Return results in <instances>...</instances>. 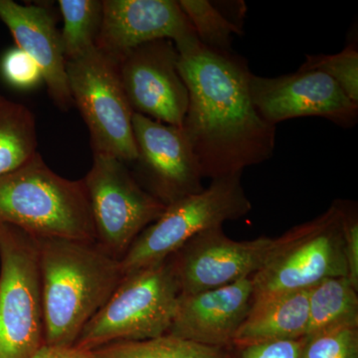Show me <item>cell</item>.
Returning a JSON list of instances; mask_svg holds the SVG:
<instances>
[{"instance_id":"obj_1","label":"cell","mask_w":358,"mask_h":358,"mask_svg":"<svg viewBox=\"0 0 358 358\" xmlns=\"http://www.w3.org/2000/svg\"><path fill=\"white\" fill-rule=\"evenodd\" d=\"M178 52L179 73L189 94L182 129L203 178L243 173L246 167L270 159L275 126L254 106L246 59L200 42Z\"/></svg>"},{"instance_id":"obj_2","label":"cell","mask_w":358,"mask_h":358,"mask_svg":"<svg viewBox=\"0 0 358 358\" xmlns=\"http://www.w3.org/2000/svg\"><path fill=\"white\" fill-rule=\"evenodd\" d=\"M36 239L45 345L72 348L121 282V263L94 241Z\"/></svg>"},{"instance_id":"obj_3","label":"cell","mask_w":358,"mask_h":358,"mask_svg":"<svg viewBox=\"0 0 358 358\" xmlns=\"http://www.w3.org/2000/svg\"><path fill=\"white\" fill-rule=\"evenodd\" d=\"M0 224L35 238L96 242L83 179L71 180L54 173L38 152L0 176Z\"/></svg>"},{"instance_id":"obj_4","label":"cell","mask_w":358,"mask_h":358,"mask_svg":"<svg viewBox=\"0 0 358 358\" xmlns=\"http://www.w3.org/2000/svg\"><path fill=\"white\" fill-rule=\"evenodd\" d=\"M178 296L167 259L124 275L107 303L82 329L74 346L93 352L110 343L164 336L173 322Z\"/></svg>"},{"instance_id":"obj_5","label":"cell","mask_w":358,"mask_h":358,"mask_svg":"<svg viewBox=\"0 0 358 358\" xmlns=\"http://www.w3.org/2000/svg\"><path fill=\"white\" fill-rule=\"evenodd\" d=\"M242 174L212 179L202 192L166 206L120 261L122 274L162 262L199 233L247 215L252 204L242 185Z\"/></svg>"},{"instance_id":"obj_6","label":"cell","mask_w":358,"mask_h":358,"mask_svg":"<svg viewBox=\"0 0 358 358\" xmlns=\"http://www.w3.org/2000/svg\"><path fill=\"white\" fill-rule=\"evenodd\" d=\"M44 345L38 242L0 224V358H32Z\"/></svg>"},{"instance_id":"obj_7","label":"cell","mask_w":358,"mask_h":358,"mask_svg":"<svg viewBox=\"0 0 358 358\" xmlns=\"http://www.w3.org/2000/svg\"><path fill=\"white\" fill-rule=\"evenodd\" d=\"M286 235L280 251L252 275L253 303L308 289L329 278H348L341 200L319 217L287 231Z\"/></svg>"},{"instance_id":"obj_8","label":"cell","mask_w":358,"mask_h":358,"mask_svg":"<svg viewBox=\"0 0 358 358\" xmlns=\"http://www.w3.org/2000/svg\"><path fill=\"white\" fill-rule=\"evenodd\" d=\"M73 105L88 127L94 155H107L127 166L138 157L134 110L122 88L119 64L98 49L66 63Z\"/></svg>"},{"instance_id":"obj_9","label":"cell","mask_w":358,"mask_h":358,"mask_svg":"<svg viewBox=\"0 0 358 358\" xmlns=\"http://www.w3.org/2000/svg\"><path fill=\"white\" fill-rule=\"evenodd\" d=\"M83 180L96 243L121 261L134 240L162 216L166 206L138 182L124 162L115 157L94 155Z\"/></svg>"},{"instance_id":"obj_10","label":"cell","mask_w":358,"mask_h":358,"mask_svg":"<svg viewBox=\"0 0 358 358\" xmlns=\"http://www.w3.org/2000/svg\"><path fill=\"white\" fill-rule=\"evenodd\" d=\"M286 240L285 233L278 238L235 241L218 226L192 238L167 260L179 294L199 293L255 275L272 260Z\"/></svg>"},{"instance_id":"obj_11","label":"cell","mask_w":358,"mask_h":358,"mask_svg":"<svg viewBox=\"0 0 358 358\" xmlns=\"http://www.w3.org/2000/svg\"><path fill=\"white\" fill-rule=\"evenodd\" d=\"M133 128L138 150L133 174L148 193L169 206L204 189L199 160L182 128L136 113Z\"/></svg>"},{"instance_id":"obj_12","label":"cell","mask_w":358,"mask_h":358,"mask_svg":"<svg viewBox=\"0 0 358 358\" xmlns=\"http://www.w3.org/2000/svg\"><path fill=\"white\" fill-rule=\"evenodd\" d=\"M249 88L259 115L273 126L303 117H324L343 129L358 122L357 103L319 71L298 70L274 78L251 73Z\"/></svg>"},{"instance_id":"obj_13","label":"cell","mask_w":358,"mask_h":358,"mask_svg":"<svg viewBox=\"0 0 358 358\" xmlns=\"http://www.w3.org/2000/svg\"><path fill=\"white\" fill-rule=\"evenodd\" d=\"M117 64L134 113L182 128L189 94L179 73L178 52L173 41L155 40L141 45Z\"/></svg>"},{"instance_id":"obj_14","label":"cell","mask_w":358,"mask_h":358,"mask_svg":"<svg viewBox=\"0 0 358 358\" xmlns=\"http://www.w3.org/2000/svg\"><path fill=\"white\" fill-rule=\"evenodd\" d=\"M162 39L176 49L199 42L178 1L103 0L96 48L115 62L141 45Z\"/></svg>"},{"instance_id":"obj_15","label":"cell","mask_w":358,"mask_h":358,"mask_svg":"<svg viewBox=\"0 0 358 358\" xmlns=\"http://www.w3.org/2000/svg\"><path fill=\"white\" fill-rule=\"evenodd\" d=\"M252 277L199 293L179 294L166 334L201 345L226 348L253 303Z\"/></svg>"},{"instance_id":"obj_16","label":"cell","mask_w":358,"mask_h":358,"mask_svg":"<svg viewBox=\"0 0 358 358\" xmlns=\"http://www.w3.org/2000/svg\"><path fill=\"white\" fill-rule=\"evenodd\" d=\"M0 20L13 34L16 47L38 65L53 102L68 110L73 105L60 32L48 9L37 4L0 0Z\"/></svg>"},{"instance_id":"obj_17","label":"cell","mask_w":358,"mask_h":358,"mask_svg":"<svg viewBox=\"0 0 358 358\" xmlns=\"http://www.w3.org/2000/svg\"><path fill=\"white\" fill-rule=\"evenodd\" d=\"M308 329V289L275 294L252 303L232 346L303 338Z\"/></svg>"},{"instance_id":"obj_18","label":"cell","mask_w":358,"mask_h":358,"mask_svg":"<svg viewBox=\"0 0 358 358\" xmlns=\"http://www.w3.org/2000/svg\"><path fill=\"white\" fill-rule=\"evenodd\" d=\"M357 291L345 277L329 278L308 289L307 336L334 327L358 326Z\"/></svg>"},{"instance_id":"obj_19","label":"cell","mask_w":358,"mask_h":358,"mask_svg":"<svg viewBox=\"0 0 358 358\" xmlns=\"http://www.w3.org/2000/svg\"><path fill=\"white\" fill-rule=\"evenodd\" d=\"M37 154L36 121L31 110L0 94V176Z\"/></svg>"},{"instance_id":"obj_20","label":"cell","mask_w":358,"mask_h":358,"mask_svg":"<svg viewBox=\"0 0 358 358\" xmlns=\"http://www.w3.org/2000/svg\"><path fill=\"white\" fill-rule=\"evenodd\" d=\"M63 18L61 43L66 62L95 48L103 20L101 0H59Z\"/></svg>"},{"instance_id":"obj_21","label":"cell","mask_w":358,"mask_h":358,"mask_svg":"<svg viewBox=\"0 0 358 358\" xmlns=\"http://www.w3.org/2000/svg\"><path fill=\"white\" fill-rule=\"evenodd\" d=\"M92 352L95 358H230L223 348L169 334L147 341L110 343Z\"/></svg>"},{"instance_id":"obj_22","label":"cell","mask_w":358,"mask_h":358,"mask_svg":"<svg viewBox=\"0 0 358 358\" xmlns=\"http://www.w3.org/2000/svg\"><path fill=\"white\" fill-rule=\"evenodd\" d=\"M179 6L189 20L195 35L206 48L232 52L233 35L242 34V29L207 0H179Z\"/></svg>"},{"instance_id":"obj_23","label":"cell","mask_w":358,"mask_h":358,"mask_svg":"<svg viewBox=\"0 0 358 358\" xmlns=\"http://www.w3.org/2000/svg\"><path fill=\"white\" fill-rule=\"evenodd\" d=\"M300 71H319L333 79L346 96L358 105V50L348 44L336 54L307 55Z\"/></svg>"},{"instance_id":"obj_24","label":"cell","mask_w":358,"mask_h":358,"mask_svg":"<svg viewBox=\"0 0 358 358\" xmlns=\"http://www.w3.org/2000/svg\"><path fill=\"white\" fill-rule=\"evenodd\" d=\"M301 358H358V326H339L303 338Z\"/></svg>"},{"instance_id":"obj_25","label":"cell","mask_w":358,"mask_h":358,"mask_svg":"<svg viewBox=\"0 0 358 358\" xmlns=\"http://www.w3.org/2000/svg\"><path fill=\"white\" fill-rule=\"evenodd\" d=\"M0 73L9 86L21 91H29L44 83L38 65L18 47L9 49L2 55Z\"/></svg>"},{"instance_id":"obj_26","label":"cell","mask_w":358,"mask_h":358,"mask_svg":"<svg viewBox=\"0 0 358 358\" xmlns=\"http://www.w3.org/2000/svg\"><path fill=\"white\" fill-rule=\"evenodd\" d=\"M343 225L345 231V257L348 263V279L358 289V218L355 204L341 201Z\"/></svg>"},{"instance_id":"obj_27","label":"cell","mask_w":358,"mask_h":358,"mask_svg":"<svg viewBox=\"0 0 358 358\" xmlns=\"http://www.w3.org/2000/svg\"><path fill=\"white\" fill-rule=\"evenodd\" d=\"M303 338L266 341L239 348L241 358H301Z\"/></svg>"},{"instance_id":"obj_28","label":"cell","mask_w":358,"mask_h":358,"mask_svg":"<svg viewBox=\"0 0 358 358\" xmlns=\"http://www.w3.org/2000/svg\"><path fill=\"white\" fill-rule=\"evenodd\" d=\"M32 358H95L93 352L89 350L72 348H55L43 345Z\"/></svg>"}]
</instances>
